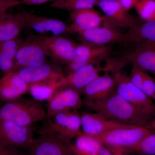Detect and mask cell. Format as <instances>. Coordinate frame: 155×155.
I'll return each mask as SVG.
<instances>
[{
  "instance_id": "obj_1",
  "label": "cell",
  "mask_w": 155,
  "mask_h": 155,
  "mask_svg": "<svg viewBox=\"0 0 155 155\" xmlns=\"http://www.w3.org/2000/svg\"><path fill=\"white\" fill-rule=\"evenodd\" d=\"M83 105L88 110L106 119L148 128L150 122L115 91L103 99L95 101L84 100Z\"/></svg>"
},
{
  "instance_id": "obj_2",
  "label": "cell",
  "mask_w": 155,
  "mask_h": 155,
  "mask_svg": "<svg viewBox=\"0 0 155 155\" xmlns=\"http://www.w3.org/2000/svg\"><path fill=\"white\" fill-rule=\"evenodd\" d=\"M47 111L41 102L20 97L6 102L0 107V121H9L22 125H33L46 119Z\"/></svg>"
},
{
  "instance_id": "obj_3",
  "label": "cell",
  "mask_w": 155,
  "mask_h": 155,
  "mask_svg": "<svg viewBox=\"0 0 155 155\" xmlns=\"http://www.w3.org/2000/svg\"><path fill=\"white\" fill-rule=\"evenodd\" d=\"M115 91L117 94L132 105L150 122L155 119V104L152 99L120 71L114 72Z\"/></svg>"
},
{
  "instance_id": "obj_4",
  "label": "cell",
  "mask_w": 155,
  "mask_h": 155,
  "mask_svg": "<svg viewBox=\"0 0 155 155\" xmlns=\"http://www.w3.org/2000/svg\"><path fill=\"white\" fill-rule=\"evenodd\" d=\"M152 130L146 127L129 125L113 129L95 138L111 153L127 150L139 142Z\"/></svg>"
},
{
  "instance_id": "obj_5",
  "label": "cell",
  "mask_w": 155,
  "mask_h": 155,
  "mask_svg": "<svg viewBox=\"0 0 155 155\" xmlns=\"http://www.w3.org/2000/svg\"><path fill=\"white\" fill-rule=\"evenodd\" d=\"M41 130L70 140L81 132V118L77 110L58 113L47 118Z\"/></svg>"
},
{
  "instance_id": "obj_6",
  "label": "cell",
  "mask_w": 155,
  "mask_h": 155,
  "mask_svg": "<svg viewBox=\"0 0 155 155\" xmlns=\"http://www.w3.org/2000/svg\"><path fill=\"white\" fill-rule=\"evenodd\" d=\"M47 56L40 36H31L23 40L17 50L14 58V72L43 64Z\"/></svg>"
},
{
  "instance_id": "obj_7",
  "label": "cell",
  "mask_w": 155,
  "mask_h": 155,
  "mask_svg": "<svg viewBox=\"0 0 155 155\" xmlns=\"http://www.w3.org/2000/svg\"><path fill=\"white\" fill-rule=\"evenodd\" d=\"M28 148L30 155H75L69 147L70 140L41 130Z\"/></svg>"
},
{
  "instance_id": "obj_8",
  "label": "cell",
  "mask_w": 155,
  "mask_h": 155,
  "mask_svg": "<svg viewBox=\"0 0 155 155\" xmlns=\"http://www.w3.org/2000/svg\"><path fill=\"white\" fill-rule=\"evenodd\" d=\"M35 127L9 121H0V134L7 145L28 150L34 140Z\"/></svg>"
},
{
  "instance_id": "obj_9",
  "label": "cell",
  "mask_w": 155,
  "mask_h": 155,
  "mask_svg": "<svg viewBox=\"0 0 155 155\" xmlns=\"http://www.w3.org/2000/svg\"><path fill=\"white\" fill-rule=\"evenodd\" d=\"M80 92L71 87H63L56 92L48 101L47 118L58 113L77 110L83 105Z\"/></svg>"
},
{
  "instance_id": "obj_10",
  "label": "cell",
  "mask_w": 155,
  "mask_h": 155,
  "mask_svg": "<svg viewBox=\"0 0 155 155\" xmlns=\"http://www.w3.org/2000/svg\"><path fill=\"white\" fill-rule=\"evenodd\" d=\"M40 36L47 56L54 62L67 65L74 59L76 45L69 39L60 35Z\"/></svg>"
},
{
  "instance_id": "obj_11",
  "label": "cell",
  "mask_w": 155,
  "mask_h": 155,
  "mask_svg": "<svg viewBox=\"0 0 155 155\" xmlns=\"http://www.w3.org/2000/svg\"><path fill=\"white\" fill-rule=\"evenodd\" d=\"M121 58L108 62L107 66L109 70L112 72L119 71L125 64L130 63L155 75V49L138 47L133 52Z\"/></svg>"
},
{
  "instance_id": "obj_12",
  "label": "cell",
  "mask_w": 155,
  "mask_h": 155,
  "mask_svg": "<svg viewBox=\"0 0 155 155\" xmlns=\"http://www.w3.org/2000/svg\"><path fill=\"white\" fill-rule=\"evenodd\" d=\"M25 27L44 34L51 32L53 35L64 33H75L70 25L55 18L38 16L31 12H25Z\"/></svg>"
},
{
  "instance_id": "obj_13",
  "label": "cell",
  "mask_w": 155,
  "mask_h": 155,
  "mask_svg": "<svg viewBox=\"0 0 155 155\" xmlns=\"http://www.w3.org/2000/svg\"><path fill=\"white\" fill-rule=\"evenodd\" d=\"M80 115L81 132L94 137L116 128L132 125L106 119L94 112H84Z\"/></svg>"
},
{
  "instance_id": "obj_14",
  "label": "cell",
  "mask_w": 155,
  "mask_h": 155,
  "mask_svg": "<svg viewBox=\"0 0 155 155\" xmlns=\"http://www.w3.org/2000/svg\"><path fill=\"white\" fill-rule=\"evenodd\" d=\"M84 40L89 44L105 45L114 42L128 41L131 40V34L122 33L107 25L97 27L77 33Z\"/></svg>"
},
{
  "instance_id": "obj_15",
  "label": "cell",
  "mask_w": 155,
  "mask_h": 155,
  "mask_svg": "<svg viewBox=\"0 0 155 155\" xmlns=\"http://www.w3.org/2000/svg\"><path fill=\"white\" fill-rule=\"evenodd\" d=\"M29 84L16 71L0 78V99L8 102L21 97L28 91Z\"/></svg>"
},
{
  "instance_id": "obj_16",
  "label": "cell",
  "mask_w": 155,
  "mask_h": 155,
  "mask_svg": "<svg viewBox=\"0 0 155 155\" xmlns=\"http://www.w3.org/2000/svg\"><path fill=\"white\" fill-rule=\"evenodd\" d=\"M104 13L108 22L123 28H136L132 17L117 0H97L96 4Z\"/></svg>"
},
{
  "instance_id": "obj_17",
  "label": "cell",
  "mask_w": 155,
  "mask_h": 155,
  "mask_svg": "<svg viewBox=\"0 0 155 155\" xmlns=\"http://www.w3.org/2000/svg\"><path fill=\"white\" fill-rule=\"evenodd\" d=\"M16 72L29 85L65 76L60 67L45 62L35 67L22 68Z\"/></svg>"
},
{
  "instance_id": "obj_18",
  "label": "cell",
  "mask_w": 155,
  "mask_h": 155,
  "mask_svg": "<svg viewBox=\"0 0 155 155\" xmlns=\"http://www.w3.org/2000/svg\"><path fill=\"white\" fill-rule=\"evenodd\" d=\"M109 52L107 47L92 48L88 45H76L74 59L67 65V75L84 66L94 64L98 59L104 57Z\"/></svg>"
},
{
  "instance_id": "obj_19",
  "label": "cell",
  "mask_w": 155,
  "mask_h": 155,
  "mask_svg": "<svg viewBox=\"0 0 155 155\" xmlns=\"http://www.w3.org/2000/svg\"><path fill=\"white\" fill-rule=\"evenodd\" d=\"M115 81L113 76L106 72L103 75H98L84 88L81 93L84 101H95L103 99L115 91Z\"/></svg>"
},
{
  "instance_id": "obj_20",
  "label": "cell",
  "mask_w": 155,
  "mask_h": 155,
  "mask_svg": "<svg viewBox=\"0 0 155 155\" xmlns=\"http://www.w3.org/2000/svg\"><path fill=\"white\" fill-rule=\"evenodd\" d=\"M102 68L95 67L94 64L84 66L76 71L65 75L64 87H71L81 93L84 88L91 81L97 77Z\"/></svg>"
},
{
  "instance_id": "obj_21",
  "label": "cell",
  "mask_w": 155,
  "mask_h": 155,
  "mask_svg": "<svg viewBox=\"0 0 155 155\" xmlns=\"http://www.w3.org/2000/svg\"><path fill=\"white\" fill-rule=\"evenodd\" d=\"M69 17L72 22L70 25L75 33L98 27L106 19L93 8L72 11Z\"/></svg>"
},
{
  "instance_id": "obj_22",
  "label": "cell",
  "mask_w": 155,
  "mask_h": 155,
  "mask_svg": "<svg viewBox=\"0 0 155 155\" xmlns=\"http://www.w3.org/2000/svg\"><path fill=\"white\" fill-rule=\"evenodd\" d=\"M25 27V12L5 14L0 18V41L19 37Z\"/></svg>"
},
{
  "instance_id": "obj_23",
  "label": "cell",
  "mask_w": 155,
  "mask_h": 155,
  "mask_svg": "<svg viewBox=\"0 0 155 155\" xmlns=\"http://www.w3.org/2000/svg\"><path fill=\"white\" fill-rule=\"evenodd\" d=\"M64 78L31 84L28 92L34 99L41 102L48 101L59 89L64 87Z\"/></svg>"
},
{
  "instance_id": "obj_24",
  "label": "cell",
  "mask_w": 155,
  "mask_h": 155,
  "mask_svg": "<svg viewBox=\"0 0 155 155\" xmlns=\"http://www.w3.org/2000/svg\"><path fill=\"white\" fill-rule=\"evenodd\" d=\"M24 40L20 38L0 41V70L4 75L14 72V60L16 53Z\"/></svg>"
},
{
  "instance_id": "obj_25",
  "label": "cell",
  "mask_w": 155,
  "mask_h": 155,
  "mask_svg": "<svg viewBox=\"0 0 155 155\" xmlns=\"http://www.w3.org/2000/svg\"><path fill=\"white\" fill-rule=\"evenodd\" d=\"M103 146L97 139L81 131L75 137L74 143H69L70 149L75 155H100Z\"/></svg>"
},
{
  "instance_id": "obj_26",
  "label": "cell",
  "mask_w": 155,
  "mask_h": 155,
  "mask_svg": "<svg viewBox=\"0 0 155 155\" xmlns=\"http://www.w3.org/2000/svg\"><path fill=\"white\" fill-rule=\"evenodd\" d=\"M97 0H57L50 7L53 8L70 11L81 9L92 8Z\"/></svg>"
},
{
  "instance_id": "obj_27",
  "label": "cell",
  "mask_w": 155,
  "mask_h": 155,
  "mask_svg": "<svg viewBox=\"0 0 155 155\" xmlns=\"http://www.w3.org/2000/svg\"><path fill=\"white\" fill-rule=\"evenodd\" d=\"M134 154L155 155V130L147 135L139 142L127 150Z\"/></svg>"
},
{
  "instance_id": "obj_28",
  "label": "cell",
  "mask_w": 155,
  "mask_h": 155,
  "mask_svg": "<svg viewBox=\"0 0 155 155\" xmlns=\"http://www.w3.org/2000/svg\"><path fill=\"white\" fill-rule=\"evenodd\" d=\"M133 41L155 42V21L146 22L132 31Z\"/></svg>"
},
{
  "instance_id": "obj_29",
  "label": "cell",
  "mask_w": 155,
  "mask_h": 155,
  "mask_svg": "<svg viewBox=\"0 0 155 155\" xmlns=\"http://www.w3.org/2000/svg\"><path fill=\"white\" fill-rule=\"evenodd\" d=\"M134 8L139 16L146 22L155 21V0H139Z\"/></svg>"
},
{
  "instance_id": "obj_30",
  "label": "cell",
  "mask_w": 155,
  "mask_h": 155,
  "mask_svg": "<svg viewBox=\"0 0 155 155\" xmlns=\"http://www.w3.org/2000/svg\"><path fill=\"white\" fill-rule=\"evenodd\" d=\"M132 67L130 75L128 76L129 80L135 86L142 90L146 71L134 64Z\"/></svg>"
},
{
  "instance_id": "obj_31",
  "label": "cell",
  "mask_w": 155,
  "mask_h": 155,
  "mask_svg": "<svg viewBox=\"0 0 155 155\" xmlns=\"http://www.w3.org/2000/svg\"><path fill=\"white\" fill-rule=\"evenodd\" d=\"M142 91L147 95L153 99L155 93V79L146 73Z\"/></svg>"
},
{
  "instance_id": "obj_32",
  "label": "cell",
  "mask_w": 155,
  "mask_h": 155,
  "mask_svg": "<svg viewBox=\"0 0 155 155\" xmlns=\"http://www.w3.org/2000/svg\"><path fill=\"white\" fill-rule=\"evenodd\" d=\"M22 4V1L19 0H0V8H6L9 9Z\"/></svg>"
},
{
  "instance_id": "obj_33",
  "label": "cell",
  "mask_w": 155,
  "mask_h": 155,
  "mask_svg": "<svg viewBox=\"0 0 155 155\" xmlns=\"http://www.w3.org/2000/svg\"><path fill=\"white\" fill-rule=\"evenodd\" d=\"M125 11H128L135 7L139 0H117Z\"/></svg>"
},
{
  "instance_id": "obj_34",
  "label": "cell",
  "mask_w": 155,
  "mask_h": 155,
  "mask_svg": "<svg viewBox=\"0 0 155 155\" xmlns=\"http://www.w3.org/2000/svg\"><path fill=\"white\" fill-rule=\"evenodd\" d=\"M0 155H21L17 148L8 146L0 150Z\"/></svg>"
},
{
  "instance_id": "obj_35",
  "label": "cell",
  "mask_w": 155,
  "mask_h": 155,
  "mask_svg": "<svg viewBox=\"0 0 155 155\" xmlns=\"http://www.w3.org/2000/svg\"><path fill=\"white\" fill-rule=\"evenodd\" d=\"M57 0H22V4L27 5H40L48 2H55Z\"/></svg>"
},
{
  "instance_id": "obj_36",
  "label": "cell",
  "mask_w": 155,
  "mask_h": 155,
  "mask_svg": "<svg viewBox=\"0 0 155 155\" xmlns=\"http://www.w3.org/2000/svg\"><path fill=\"white\" fill-rule=\"evenodd\" d=\"M100 155H113V154L110 150L104 146L101 150Z\"/></svg>"
},
{
  "instance_id": "obj_37",
  "label": "cell",
  "mask_w": 155,
  "mask_h": 155,
  "mask_svg": "<svg viewBox=\"0 0 155 155\" xmlns=\"http://www.w3.org/2000/svg\"><path fill=\"white\" fill-rule=\"evenodd\" d=\"M8 146H9L7 145L5 143L3 140L1 134H0V150Z\"/></svg>"
},
{
  "instance_id": "obj_38",
  "label": "cell",
  "mask_w": 155,
  "mask_h": 155,
  "mask_svg": "<svg viewBox=\"0 0 155 155\" xmlns=\"http://www.w3.org/2000/svg\"><path fill=\"white\" fill-rule=\"evenodd\" d=\"M8 8H0V18L3 17L5 14H7V11H8Z\"/></svg>"
},
{
  "instance_id": "obj_39",
  "label": "cell",
  "mask_w": 155,
  "mask_h": 155,
  "mask_svg": "<svg viewBox=\"0 0 155 155\" xmlns=\"http://www.w3.org/2000/svg\"><path fill=\"white\" fill-rule=\"evenodd\" d=\"M112 153L113 155H129L128 153L124 151H118Z\"/></svg>"
},
{
  "instance_id": "obj_40",
  "label": "cell",
  "mask_w": 155,
  "mask_h": 155,
  "mask_svg": "<svg viewBox=\"0 0 155 155\" xmlns=\"http://www.w3.org/2000/svg\"><path fill=\"white\" fill-rule=\"evenodd\" d=\"M148 128L151 130H155V119L152 122H150Z\"/></svg>"
},
{
  "instance_id": "obj_41",
  "label": "cell",
  "mask_w": 155,
  "mask_h": 155,
  "mask_svg": "<svg viewBox=\"0 0 155 155\" xmlns=\"http://www.w3.org/2000/svg\"><path fill=\"white\" fill-rule=\"evenodd\" d=\"M153 99L155 100V93L154 95Z\"/></svg>"
},
{
  "instance_id": "obj_42",
  "label": "cell",
  "mask_w": 155,
  "mask_h": 155,
  "mask_svg": "<svg viewBox=\"0 0 155 155\" xmlns=\"http://www.w3.org/2000/svg\"><path fill=\"white\" fill-rule=\"evenodd\" d=\"M1 100L0 99V106H1Z\"/></svg>"
},
{
  "instance_id": "obj_43",
  "label": "cell",
  "mask_w": 155,
  "mask_h": 155,
  "mask_svg": "<svg viewBox=\"0 0 155 155\" xmlns=\"http://www.w3.org/2000/svg\"><path fill=\"white\" fill-rule=\"evenodd\" d=\"M134 155H143L134 154Z\"/></svg>"
}]
</instances>
